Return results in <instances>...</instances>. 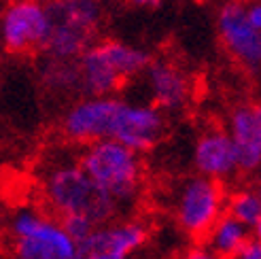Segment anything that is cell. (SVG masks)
<instances>
[{"label": "cell", "instance_id": "6da1fadb", "mask_svg": "<svg viewBox=\"0 0 261 259\" xmlns=\"http://www.w3.org/2000/svg\"><path fill=\"white\" fill-rule=\"evenodd\" d=\"M41 193L47 209L58 215V219L85 217L102 225L115 221L119 213V204L91 180L79 158L51 162L41 176Z\"/></svg>", "mask_w": 261, "mask_h": 259}, {"label": "cell", "instance_id": "7a4b0ae2", "mask_svg": "<svg viewBox=\"0 0 261 259\" xmlns=\"http://www.w3.org/2000/svg\"><path fill=\"white\" fill-rule=\"evenodd\" d=\"M79 164L91 180L121 206H129L140 193L142 160L140 153L115 140H100L79 151Z\"/></svg>", "mask_w": 261, "mask_h": 259}, {"label": "cell", "instance_id": "3957f363", "mask_svg": "<svg viewBox=\"0 0 261 259\" xmlns=\"http://www.w3.org/2000/svg\"><path fill=\"white\" fill-rule=\"evenodd\" d=\"M151 62L147 51L121 41L94 43L76 60L79 89L85 96H113L127 79L145 72Z\"/></svg>", "mask_w": 261, "mask_h": 259}, {"label": "cell", "instance_id": "277c9868", "mask_svg": "<svg viewBox=\"0 0 261 259\" xmlns=\"http://www.w3.org/2000/svg\"><path fill=\"white\" fill-rule=\"evenodd\" d=\"M49 38L45 54L51 60H79L94 45L102 23L100 0H47Z\"/></svg>", "mask_w": 261, "mask_h": 259}, {"label": "cell", "instance_id": "5b68a950", "mask_svg": "<svg viewBox=\"0 0 261 259\" xmlns=\"http://www.w3.org/2000/svg\"><path fill=\"white\" fill-rule=\"evenodd\" d=\"M11 259H74L76 240L60 219L36 209H17L9 219Z\"/></svg>", "mask_w": 261, "mask_h": 259}, {"label": "cell", "instance_id": "8992f818", "mask_svg": "<svg viewBox=\"0 0 261 259\" xmlns=\"http://www.w3.org/2000/svg\"><path fill=\"white\" fill-rule=\"evenodd\" d=\"M49 28L47 5L41 0H11L0 13V43L13 56L43 51Z\"/></svg>", "mask_w": 261, "mask_h": 259}, {"label": "cell", "instance_id": "52a82bcc", "mask_svg": "<svg viewBox=\"0 0 261 259\" xmlns=\"http://www.w3.org/2000/svg\"><path fill=\"white\" fill-rule=\"evenodd\" d=\"M123 98L115 96H85L64 113L62 134L72 145H91L100 140H113Z\"/></svg>", "mask_w": 261, "mask_h": 259}, {"label": "cell", "instance_id": "ba28073f", "mask_svg": "<svg viewBox=\"0 0 261 259\" xmlns=\"http://www.w3.org/2000/svg\"><path fill=\"white\" fill-rule=\"evenodd\" d=\"M223 189L219 180L208 176H191L180 185L176 196V221L185 234L206 238L213 225L223 217Z\"/></svg>", "mask_w": 261, "mask_h": 259}, {"label": "cell", "instance_id": "9c48e42d", "mask_svg": "<svg viewBox=\"0 0 261 259\" xmlns=\"http://www.w3.org/2000/svg\"><path fill=\"white\" fill-rule=\"evenodd\" d=\"M147 242V227L136 219L96 225L89 236L76 242L74 259H129Z\"/></svg>", "mask_w": 261, "mask_h": 259}, {"label": "cell", "instance_id": "30bf717a", "mask_svg": "<svg viewBox=\"0 0 261 259\" xmlns=\"http://www.w3.org/2000/svg\"><path fill=\"white\" fill-rule=\"evenodd\" d=\"M219 36L223 41L227 54L246 70L261 68V32L255 30L249 17L246 7L240 3H225L219 11Z\"/></svg>", "mask_w": 261, "mask_h": 259}, {"label": "cell", "instance_id": "8fae6325", "mask_svg": "<svg viewBox=\"0 0 261 259\" xmlns=\"http://www.w3.org/2000/svg\"><path fill=\"white\" fill-rule=\"evenodd\" d=\"M229 136L236 145L240 172L261 168V102H244L229 113Z\"/></svg>", "mask_w": 261, "mask_h": 259}, {"label": "cell", "instance_id": "7c38bea8", "mask_svg": "<svg viewBox=\"0 0 261 259\" xmlns=\"http://www.w3.org/2000/svg\"><path fill=\"white\" fill-rule=\"evenodd\" d=\"M193 166L202 176L208 178H227L238 172L236 162V145L229 132L223 130H208L204 132L193 147Z\"/></svg>", "mask_w": 261, "mask_h": 259}, {"label": "cell", "instance_id": "4fadbf2b", "mask_svg": "<svg viewBox=\"0 0 261 259\" xmlns=\"http://www.w3.org/2000/svg\"><path fill=\"white\" fill-rule=\"evenodd\" d=\"M147 87L153 105L164 111H178L189 102L191 83L178 66L164 60H155L145 70Z\"/></svg>", "mask_w": 261, "mask_h": 259}, {"label": "cell", "instance_id": "5bb4252c", "mask_svg": "<svg viewBox=\"0 0 261 259\" xmlns=\"http://www.w3.org/2000/svg\"><path fill=\"white\" fill-rule=\"evenodd\" d=\"M206 242H208V249L215 251L221 259H236V255L249 242V227L227 213L208 231Z\"/></svg>", "mask_w": 261, "mask_h": 259}, {"label": "cell", "instance_id": "9a60e30c", "mask_svg": "<svg viewBox=\"0 0 261 259\" xmlns=\"http://www.w3.org/2000/svg\"><path fill=\"white\" fill-rule=\"evenodd\" d=\"M229 215H233L246 227H255L261 219V189H242L229 198Z\"/></svg>", "mask_w": 261, "mask_h": 259}, {"label": "cell", "instance_id": "2e32d148", "mask_svg": "<svg viewBox=\"0 0 261 259\" xmlns=\"http://www.w3.org/2000/svg\"><path fill=\"white\" fill-rule=\"evenodd\" d=\"M60 221L76 242H81L85 236H89L96 227V223L89 221V219H85V217H66V219H60Z\"/></svg>", "mask_w": 261, "mask_h": 259}, {"label": "cell", "instance_id": "e0dca14e", "mask_svg": "<svg viewBox=\"0 0 261 259\" xmlns=\"http://www.w3.org/2000/svg\"><path fill=\"white\" fill-rule=\"evenodd\" d=\"M236 259H261V240H249L244 244V249L236 255Z\"/></svg>", "mask_w": 261, "mask_h": 259}, {"label": "cell", "instance_id": "ac0fdd59", "mask_svg": "<svg viewBox=\"0 0 261 259\" xmlns=\"http://www.w3.org/2000/svg\"><path fill=\"white\" fill-rule=\"evenodd\" d=\"M246 17H249L253 28L261 32V3H255L251 7H246Z\"/></svg>", "mask_w": 261, "mask_h": 259}, {"label": "cell", "instance_id": "d6986e66", "mask_svg": "<svg viewBox=\"0 0 261 259\" xmlns=\"http://www.w3.org/2000/svg\"><path fill=\"white\" fill-rule=\"evenodd\" d=\"M182 259H221L215 251H211V249H202V247H195V249H191L185 257Z\"/></svg>", "mask_w": 261, "mask_h": 259}, {"label": "cell", "instance_id": "ffe728a7", "mask_svg": "<svg viewBox=\"0 0 261 259\" xmlns=\"http://www.w3.org/2000/svg\"><path fill=\"white\" fill-rule=\"evenodd\" d=\"M132 7H138V9H153L160 5V0H127Z\"/></svg>", "mask_w": 261, "mask_h": 259}, {"label": "cell", "instance_id": "44dd1931", "mask_svg": "<svg viewBox=\"0 0 261 259\" xmlns=\"http://www.w3.org/2000/svg\"><path fill=\"white\" fill-rule=\"evenodd\" d=\"M253 234H255V238H257V240H261V219H259V223L253 227Z\"/></svg>", "mask_w": 261, "mask_h": 259}, {"label": "cell", "instance_id": "7402d4cb", "mask_svg": "<svg viewBox=\"0 0 261 259\" xmlns=\"http://www.w3.org/2000/svg\"><path fill=\"white\" fill-rule=\"evenodd\" d=\"M0 259H7V257H5V255H3V253H0Z\"/></svg>", "mask_w": 261, "mask_h": 259}, {"label": "cell", "instance_id": "603a6c76", "mask_svg": "<svg viewBox=\"0 0 261 259\" xmlns=\"http://www.w3.org/2000/svg\"><path fill=\"white\" fill-rule=\"evenodd\" d=\"M0 225H3V215H0Z\"/></svg>", "mask_w": 261, "mask_h": 259}, {"label": "cell", "instance_id": "cb8c5ba5", "mask_svg": "<svg viewBox=\"0 0 261 259\" xmlns=\"http://www.w3.org/2000/svg\"><path fill=\"white\" fill-rule=\"evenodd\" d=\"M0 47H3V43H0Z\"/></svg>", "mask_w": 261, "mask_h": 259}]
</instances>
